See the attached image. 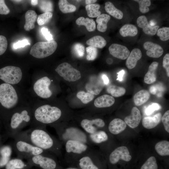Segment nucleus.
Returning a JSON list of instances; mask_svg holds the SVG:
<instances>
[{
	"label": "nucleus",
	"instance_id": "58",
	"mask_svg": "<svg viewBox=\"0 0 169 169\" xmlns=\"http://www.w3.org/2000/svg\"><path fill=\"white\" fill-rule=\"evenodd\" d=\"M31 3L33 5H36L38 3V1L32 0L31 1Z\"/></svg>",
	"mask_w": 169,
	"mask_h": 169
},
{
	"label": "nucleus",
	"instance_id": "53",
	"mask_svg": "<svg viewBox=\"0 0 169 169\" xmlns=\"http://www.w3.org/2000/svg\"><path fill=\"white\" fill-rule=\"evenodd\" d=\"M125 71L122 69L119 72L117 73L118 75L117 80H118L120 81H122L123 80V76L125 74Z\"/></svg>",
	"mask_w": 169,
	"mask_h": 169
},
{
	"label": "nucleus",
	"instance_id": "2",
	"mask_svg": "<svg viewBox=\"0 0 169 169\" xmlns=\"http://www.w3.org/2000/svg\"><path fill=\"white\" fill-rule=\"evenodd\" d=\"M32 120L30 127H46L58 123L62 117V110L58 107L45 104L42 100L30 99Z\"/></svg>",
	"mask_w": 169,
	"mask_h": 169
},
{
	"label": "nucleus",
	"instance_id": "35",
	"mask_svg": "<svg viewBox=\"0 0 169 169\" xmlns=\"http://www.w3.org/2000/svg\"><path fill=\"white\" fill-rule=\"evenodd\" d=\"M100 5L98 3L86 5L85 9L88 16L91 18L97 17L101 14V12L99 10Z\"/></svg>",
	"mask_w": 169,
	"mask_h": 169
},
{
	"label": "nucleus",
	"instance_id": "59",
	"mask_svg": "<svg viewBox=\"0 0 169 169\" xmlns=\"http://www.w3.org/2000/svg\"><path fill=\"white\" fill-rule=\"evenodd\" d=\"M106 62L109 64H111L113 62V60L111 58H109L107 59Z\"/></svg>",
	"mask_w": 169,
	"mask_h": 169
},
{
	"label": "nucleus",
	"instance_id": "36",
	"mask_svg": "<svg viewBox=\"0 0 169 169\" xmlns=\"http://www.w3.org/2000/svg\"><path fill=\"white\" fill-rule=\"evenodd\" d=\"M58 5L60 10L64 13L74 12L76 9L74 5L69 3L66 0H59Z\"/></svg>",
	"mask_w": 169,
	"mask_h": 169
},
{
	"label": "nucleus",
	"instance_id": "33",
	"mask_svg": "<svg viewBox=\"0 0 169 169\" xmlns=\"http://www.w3.org/2000/svg\"><path fill=\"white\" fill-rule=\"evenodd\" d=\"M76 23L79 25L85 26L89 32L94 31L95 29V23L92 19L87 18H85L83 17H80L76 19Z\"/></svg>",
	"mask_w": 169,
	"mask_h": 169
},
{
	"label": "nucleus",
	"instance_id": "31",
	"mask_svg": "<svg viewBox=\"0 0 169 169\" xmlns=\"http://www.w3.org/2000/svg\"><path fill=\"white\" fill-rule=\"evenodd\" d=\"M155 149L157 153L160 156H168L169 141L166 140L159 141L156 144Z\"/></svg>",
	"mask_w": 169,
	"mask_h": 169
},
{
	"label": "nucleus",
	"instance_id": "57",
	"mask_svg": "<svg viewBox=\"0 0 169 169\" xmlns=\"http://www.w3.org/2000/svg\"><path fill=\"white\" fill-rule=\"evenodd\" d=\"M156 24V23H155V21H154L153 20H151L150 22V26H151L152 27H154L155 26V25Z\"/></svg>",
	"mask_w": 169,
	"mask_h": 169
},
{
	"label": "nucleus",
	"instance_id": "14",
	"mask_svg": "<svg viewBox=\"0 0 169 169\" xmlns=\"http://www.w3.org/2000/svg\"><path fill=\"white\" fill-rule=\"evenodd\" d=\"M110 54L114 57L122 60L126 59L130 54L125 46L117 44H111L109 48Z\"/></svg>",
	"mask_w": 169,
	"mask_h": 169
},
{
	"label": "nucleus",
	"instance_id": "46",
	"mask_svg": "<svg viewBox=\"0 0 169 169\" xmlns=\"http://www.w3.org/2000/svg\"><path fill=\"white\" fill-rule=\"evenodd\" d=\"M161 108L160 105L157 103H153L148 106L145 110V113L147 115L152 114L155 111Z\"/></svg>",
	"mask_w": 169,
	"mask_h": 169
},
{
	"label": "nucleus",
	"instance_id": "41",
	"mask_svg": "<svg viewBox=\"0 0 169 169\" xmlns=\"http://www.w3.org/2000/svg\"><path fill=\"white\" fill-rule=\"evenodd\" d=\"M53 14L51 12L44 13L39 15L37 22L38 25H42L49 22L52 17Z\"/></svg>",
	"mask_w": 169,
	"mask_h": 169
},
{
	"label": "nucleus",
	"instance_id": "13",
	"mask_svg": "<svg viewBox=\"0 0 169 169\" xmlns=\"http://www.w3.org/2000/svg\"><path fill=\"white\" fill-rule=\"evenodd\" d=\"M80 125L82 129L89 135L101 130L105 127V123L103 120L100 118L84 119L80 122Z\"/></svg>",
	"mask_w": 169,
	"mask_h": 169
},
{
	"label": "nucleus",
	"instance_id": "22",
	"mask_svg": "<svg viewBox=\"0 0 169 169\" xmlns=\"http://www.w3.org/2000/svg\"><path fill=\"white\" fill-rule=\"evenodd\" d=\"M115 102V99L113 96L105 94L96 99L94 102V105L98 108H106L112 106Z\"/></svg>",
	"mask_w": 169,
	"mask_h": 169
},
{
	"label": "nucleus",
	"instance_id": "9",
	"mask_svg": "<svg viewBox=\"0 0 169 169\" xmlns=\"http://www.w3.org/2000/svg\"><path fill=\"white\" fill-rule=\"evenodd\" d=\"M71 165L79 169H104L96 159L95 152L92 149L75 160Z\"/></svg>",
	"mask_w": 169,
	"mask_h": 169
},
{
	"label": "nucleus",
	"instance_id": "24",
	"mask_svg": "<svg viewBox=\"0 0 169 169\" xmlns=\"http://www.w3.org/2000/svg\"><path fill=\"white\" fill-rule=\"evenodd\" d=\"M158 64V63L154 61L150 65L148 70L144 77V81L146 84H151L156 81V76L155 72Z\"/></svg>",
	"mask_w": 169,
	"mask_h": 169
},
{
	"label": "nucleus",
	"instance_id": "30",
	"mask_svg": "<svg viewBox=\"0 0 169 169\" xmlns=\"http://www.w3.org/2000/svg\"><path fill=\"white\" fill-rule=\"evenodd\" d=\"M110 18V16L105 14H101L98 16L96 20L98 23V30L101 32L106 31L107 28V24Z\"/></svg>",
	"mask_w": 169,
	"mask_h": 169
},
{
	"label": "nucleus",
	"instance_id": "52",
	"mask_svg": "<svg viewBox=\"0 0 169 169\" xmlns=\"http://www.w3.org/2000/svg\"><path fill=\"white\" fill-rule=\"evenodd\" d=\"M41 32L43 35L48 41L53 40L52 36L47 28L44 27L43 28L41 29Z\"/></svg>",
	"mask_w": 169,
	"mask_h": 169
},
{
	"label": "nucleus",
	"instance_id": "47",
	"mask_svg": "<svg viewBox=\"0 0 169 169\" xmlns=\"http://www.w3.org/2000/svg\"><path fill=\"white\" fill-rule=\"evenodd\" d=\"M8 46V42L6 38L0 35V55L3 54L6 51Z\"/></svg>",
	"mask_w": 169,
	"mask_h": 169
},
{
	"label": "nucleus",
	"instance_id": "4",
	"mask_svg": "<svg viewBox=\"0 0 169 169\" xmlns=\"http://www.w3.org/2000/svg\"><path fill=\"white\" fill-rule=\"evenodd\" d=\"M53 81L48 76L39 73L31 76L30 86L26 91L30 99L43 100L50 98L53 94L50 89Z\"/></svg>",
	"mask_w": 169,
	"mask_h": 169
},
{
	"label": "nucleus",
	"instance_id": "56",
	"mask_svg": "<svg viewBox=\"0 0 169 169\" xmlns=\"http://www.w3.org/2000/svg\"><path fill=\"white\" fill-rule=\"evenodd\" d=\"M96 1V0H85V3L87 5L94 4Z\"/></svg>",
	"mask_w": 169,
	"mask_h": 169
},
{
	"label": "nucleus",
	"instance_id": "44",
	"mask_svg": "<svg viewBox=\"0 0 169 169\" xmlns=\"http://www.w3.org/2000/svg\"><path fill=\"white\" fill-rule=\"evenodd\" d=\"M87 55L86 59L88 60H95L97 57L98 51L96 48L89 46L86 49Z\"/></svg>",
	"mask_w": 169,
	"mask_h": 169
},
{
	"label": "nucleus",
	"instance_id": "1",
	"mask_svg": "<svg viewBox=\"0 0 169 169\" xmlns=\"http://www.w3.org/2000/svg\"><path fill=\"white\" fill-rule=\"evenodd\" d=\"M15 138L29 142L56 156L61 155L62 143L50 134L46 127H30L27 130L20 132L13 138Z\"/></svg>",
	"mask_w": 169,
	"mask_h": 169
},
{
	"label": "nucleus",
	"instance_id": "12",
	"mask_svg": "<svg viewBox=\"0 0 169 169\" xmlns=\"http://www.w3.org/2000/svg\"><path fill=\"white\" fill-rule=\"evenodd\" d=\"M132 156L127 147L122 146L117 147L110 154L108 159V163L113 168L116 166L120 161L129 162L132 159Z\"/></svg>",
	"mask_w": 169,
	"mask_h": 169
},
{
	"label": "nucleus",
	"instance_id": "38",
	"mask_svg": "<svg viewBox=\"0 0 169 169\" xmlns=\"http://www.w3.org/2000/svg\"><path fill=\"white\" fill-rule=\"evenodd\" d=\"M139 169H158L156 157L154 156L149 157L142 164Z\"/></svg>",
	"mask_w": 169,
	"mask_h": 169
},
{
	"label": "nucleus",
	"instance_id": "43",
	"mask_svg": "<svg viewBox=\"0 0 169 169\" xmlns=\"http://www.w3.org/2000/svg\"><path fill=\"white\" fill-rule=\"evenodd\" d=\"M139 4V10L142 13H146L148 12L149 8L148 7L151 5V1L150 0H134Z\"/></svg>",
	"mask_w": 169,
	"mask_h": 169
},
{
	"label": "nucleus",
	"instance_id": "61",
	"mask_svg": "<svg viewBox=\"0 0 169 169\" xmlns=\"http://www.w3.org/2000/svg\"><path fill=\"white\" fill-rule=\"evenodd\" d=\"M13 1H14L16 2H19L22 1H21V0H14Z\"/></svg>",
	"mask_w": 169,
	"mask_h": 169
},
{
	"label": "nucleus",
	"instance_id": "28",
	"mask_svg": "<svg viewBox=\"0 0 169 169\" xmlns=\"http://www.w3.org/2000/svg\"><path fill=\"white\" fill-rule=\"evenodd\" d=\"M119 32L123 37H134L137 34L138 29L133 24H126L120 28Z\"/></svg>",
	"mask_w": 169,
	"mask_h": 169
},
{
	"label": "nucleus",
	"instance_id": "19",
	"mask_svg": "<svg viewBox=\"0 0 169 169\" xmlns=\"http://www.w3.org/2000/svg\"><path fill=\"white\" fill-rule=\"evenodd\" d=\"M127 125L123 120L118 118L112 120L109 123L108 129L109 132L113 135H117L126 129Z\"/></svg>",
	"mask_w": 169,
	"mask_h": 169
},
{
	"label": "nucleus",
	"instance_id": "32",
	"mask_svg": "<svg viewBox=\"0 0 169 169\" xmlns=\"http://www.w3.org/2000/svg\"><path fill=\"white\" fill-rule=\"evenodd\" d=\"M86 43L89 46L101 49L105 46L106 41L101 36L97 35L89 39L87 41Z\"/></svg>",
	"mask_w": 169,
	"mask_h": 169
},
{
	"label": "nucleus",
	"instance_id": "3",
	"mask_svg": "<svg viewBox=\"0 0 169 169\" xmlns=\"http://www.w3.org/2000/svg\"><path fill=\"white\" fill-rule=\"evenodd\" d=\"M7 120L8 133L14 138L23 129L30 125L32 122V110L30 102L14 110Z\"/></svg>",
	"mask_w": 169,
	"mask_h": 169
},
{
	"label": "nucleus",
	"instance_id": "55",
	"mask_svg": "<svg viewBox=\"0 0 169 169\" xmlns=\"http://www.w3.org/2000/svg\"><path fill=\"white\" fill-rule=\"evenodd\" d=\"M150 93L153 95H155L157 91V89L156 87L154 86H151L150 88Z\"/></svg>",
	"mask_w": 169,
	"mask_h": 169
},
{
	"label": "nucleus",
	"instance_id": "40",
	"mask_svg": "<svg viewBox=\"0 0 169 169\" xmlns=\"http://www.w3.org/2000/svg\"><path fill=\"white\" fill-rule=\"evenodd\" d=\"M38 4L40 9L44 13L51 12L53 10V4L51 1L39 0Z\"/></svg>",
	"mask_w": 169,
	"mask_h": 169
},
{
	"label": "nucleus",
	"instance_id": "15",
	"mask_svg": "<svg viewBox=\"0 0 169 169\" xmlns=\"http://www.w3.org/2000/svg\"><path fill=\"white\" fill-rule=\"evenodd\" d=\"M104 84L102 80L97 77L93 76L90 78L89 81L86 84L85 88L88 92L97 95L102 90Z\"/></svg>",
	"mask_w": 169,
	"mask_h": 169
},
{
	"label": "nucleus",
	"instance_id": "54",
	"mask_svg": "<svg viewBox=\"0 0 169 169\" xmlns=\"http://www.w3.org/2000/svg\"><path fill=\"white\" fill-rule=\"evenodd\" d=\"M102 78L104 84L107 85L108 84L109 82V80L108 78L106 75L103 74L102 76Z\"/></svg>",
	"mask_w": 169,
	"mask_h": 169
},
{
	"label": "nucleus",
	"instance_id": "6",
	"mask_svg": "<svg viewBox=\"0 0 169 169\" xmlns=\"http://www.w3.org/2000/svg\"><path fill=\"white\" fill-rule=\"evenodd\" d=\"M64 144L65 146V160L67 163L70 164L91 149L90 146L88 145L75 140H67Z\"/></svg>",
	"mask_w": 169,
	"mask_h": 169
},
{
	"label": "nucleus",
	"instance_id": "50",
	"mask_svg": "<svg viewBox=\"0 0 169 169\" xmlns=\"http://www.w3.org/2000/svg\"><path fill=\"white\" fill-rule=\"evenodd\" d=\"M30 43L27 39H24L21 41H19L14 43L13 45V48L15 49L23 47L27 45H30Z\"/></svg>",
	"mask_w": 169,
	"mask_h": 169
},
{
	"label": "nucleus",
	"instance_id": "11",
	"mask_svg": "<svg viewBox=\"0 0 169 169\" xmlns=\"http://www.w3.org/2000/svg\"><path fill=\"white\" fill-rule=\"evenodd\" d=\"M55 156L51 153L46 152L34 156L30 159L34 164L39 165L42 169H56L58 165Z\"/></svg>",
	"mask_w": 169,
	"mask_h": 169
},
{
	"label": "nucleus",
	"instance_id": "60",
	"mask_svg": "<svg viewBox=\"0 0 169 169\" xmlns=\"http://www.w3.org/2000/svg\"><path fill=\"white\" fill-rule=\"evenodd\" d=\"M64 169H79L75 167L71 166H70L69 167H67Z\"/></svg>",
	"mask_w": 169,
	"mask_h": 169
},
{
	"label": "nucleus",
	"instance_id": "27",
	"mask_svg": "<svg viewBox=\"0 0 169 169\" xmlns=\"http://www.w3.org/2000/svg\"><path fill=\"white\" fill-rule=\"evenodd\" d=\"M149 92L146 90H142L136 93L133 96L135 104L139 106L147 102L150 97Z\"/></svg>",
	"mask_w": 169,
	"mask_h": 169
},
{
	"label": "nucleus",
	"instance_id": "10",
	"mask_svg": "<svg viewBox=\"0 0 169 169\" xmlns=\"http://www.w3.org/2000/svg\"><path fill=\"white\" fill-rule=\"evenodd\" d=\"M55 71L60 77L69 82L76 81L81 77L80 72L67 62H64L59 65Z\"/></svg>",
	"mask_w": 169,
	"mask_h": 169
},
{
	"label": "nucleus",
	"instance_id": "5",
	"mask_svg": "<svg viewBox=\"0 0 169 169\" xmlns=\"http://www.w3.org/2000/svg\"><path fill=\"white\" fill-rule=\"evenodd\" d=\"M52 126L55 128L59 140L62 144L67 140H72L81 141L91 146L88 135L78 127L63 126L59 124Z\"/></svg>",
	"mask_w": 169,
	"mask_h": 169
},
{
	"label": "nucleus",
	"instance_id": "16",
	"mask_svg": "<svg viewBox=\"0 0 169 169\" xmlns=\"http://www.w3.org/2000/svg\"><path fill=\"white\" fill-rule=\"evenodd\" d=\"M143 47L147 50V55L150 57L158 58L163 53V49L160 45L151 41L145 42L143 44Z\"/></svg>",
	"mask_w": 169,
	"mask_h": 169
},
{
	"label": "nucleus",
	"instance_id": "45",
	"mask_svg": "<svg viewBox=\"0 0 169 169\" xmlns=\"http://www.w3.org/2000/svg\"><path fill=\"white\" fill-rule=\"evenodd\" d=\"M74 54L79 58L83 57L84 54L85 48L84 46L80 43H76L74 44L73 48Z\"/></svg>",
	"mask_w": 169,
	"mask_h": 169
},
{
	"label": "nucleus",
	"instance_id": "18",
	"mask_svg": "<svg viewBox=\"0 0 169 169\" xmlns=\"http://www.w3.org/2000/svg\"><path fill=\"white\" fill-rule=\"evenodd\" d=\"M141 119L140 110L136 107H134L131 109V115L125 118L124 121L130 127L135 128L139 125Z\"/></svg>",
	"mask_w": 169,
	"mask_h": 169
},
{
	"label": "nucleus",
	"instance_id": "51",
	"mask_svg": "<svg viewBox=\"0 0 169 169\" xmlns=\"http://www.w3.org/2000/svg\"><path fill=\"white\" fill-rule=\"evenodd\" d=\"M10 12V10L5 4L4 0H0V14L6 15Z\"/></svg>",
	"mask_w": 169,
	"mask_h": 169
},
{
	"label": "nucleus",
	"instance_id": "20",
	"mask_svg": "<svg viewBox=\"0 0 169 169\" xmlns=\"http://www.w3.org/2000/svg\"><path fill=\"white\" fill-rule=\"evenodd\" d=\"M88 137L91 146L93 144H100L107 141L109 139L106 132L102 130L98 131L93 134L88 135Z\"/></svg>",
	"mask_w": 169,
	"mask_h": 169
},
{
	"label": "nucleus",
	"instance_id": "7",
	"mask_svg": "<svg viewBox=\"0 0 169 169\" xmlns=\"http://www.w3.org/2000/svg\"><path fill=\"white\" fill-rule=\"evenodd\" d=\"M14 139L13 148L19 158H30L47 152L23 140L16 138Z\"/></svg>",
	"mask_w": 169,
	"mask_h": 169
},
{
	"label": "nucleus",
	"instance_id": "39",
	"mask_svg": "<svg viewBox=\"0 0 169 169\" xmlns=\"http://www.w3.org/2000/svg\"><path fill=\"white\" fill-rule=\"evenodd\" d=\"M77 97L84 104H87L92 101L94 98V95L87 92H79L76 95Z\"/></svg>",
	"mask_w": 169,
	"mask_h": 169
},
{
	"label": "nucleus",
	"instance_id": "17",
	"mask_svg": "<svg viewBox=\"0 0 169 169\" xmlns=\"http://www.w3.org/2000/svg\"><path fill=\"white\" fill-rule=\"evenodd\" d=\"M138 26L142 29L143 32L146 34L154 35L156 33L159 26H155L152 27L149 23L146 17L144 15L139 16L137 19Z\"/></svg>",
	"mask_w": 169,
	"mask_h": 169
},
{
	"label": "nucleus",
	"instance_id": "48",
	"mask_svg": "<svg viewBox=\"0 0 169 169\" xmlns=\"http://www.w3.org/2000/svg\"><path fill=\"white\" fill-rule=\"evenodd\" d=\"M161 120L165 130L169 133V110H167L163 114Z\"/></svg>",
	"mask_w": 169,
	"mask_h": 169
},
{
	"label": "nucleus",
	"instance_id": "34",
	"mask_svg": "<svg viewBox=\"0 0 169 169\" xmlns=\"http://www.w3.org/2000/svg\"><path fill=\"white\" fill-rule=\"evenodd\" d=\"M106 90L112 96L115 97L122 96L126 92V90L124 88L114 85H109L107 87Z\"/></svg>",
	"mask_w": 169,
	"mask_h": 169
},
{
	"label": "nucleus",
	"instance_id": "8",
	"mask_svg": "<svg viewBox=\"0 0 169 169\" xmlns=\"http://www.w3.org/2000/svg\"><path fill=\"white\" fill-rule=\"evenodd\" d=\"M57 47V43L54 40L39 42L32 47L29 54L36 59H44L53 54Z\"/></svg>",
	"mask_w": 169,
	"mask_h": 169
},
{
	"label": "nucleus",
	"instance_id": "23",
	"mask_svg": "<svg viewBox=\"0 0 169 169\" xmlns=\"http://www.w3.org/2000/svg\"><path fill=\"white\" fill-rule=\"evenodd\" d=\"M161 119V114L158 113L152 117H144L142 120V125L145 128L148 129L156 127L160 123Z\"/></svg>",
	"mask_w": 169,
	"mask_h": 169
},
{
	"label": "nucleus",
	"instance_id": "42",
	"mask_svg": "<svg viewBox=\"0 0 169 169\" xmlns=\"http://www.w3.org/2000/svg\"><path fill=\"white\" fill-rule=\"evenodd\" d=\"M157 35L162 41H166L169 39V28L163 27L158 29L156 32Z\"/></svg>",
	"mask_w": 169,
	"mask_h": 169
},
{
	"label": "nucleus",
	"instance_id": "49",
	"mask_svg": "<svg viewBox=\"0 0 169 169\" xmlns=\"http://www.w3.org/2000/svg\"><path fill=\"white\" fill-rule=\"evenodd\" d=\"M163 67L166 69L167 75L169 77V54H166L164 56L162 62Z\"/></svg>",
	"mask_w": 169,
	"mask_h": 169
},
{
	"label": "nucleus",
	"instance_id": "37",
	"mask_svg": "<svg viewBox=\"0 0 169 169\" xmlns=\"http://www.w3.org/2000/svg\"><path fill=\"white\" fill-rule=\"evenodd\" d=\"M5 166L6 169H23L25 165L20 158H16L10 160Z\"/></svg>",
	"mask_w": 169,
	"mask_h": 169
},
{
	"label": "nucleus",
	"instance_id": "29",
	"mask_svg": "<svg viewBox=\"0 0 169 169\" xmlns=\"http://www.w3.org/2000/svg\"><path fill=\"white\" fill-rule=\"evenodd\" d=\"M105 9L108 13L116 19H121L123 17V12L116 8L110 2L108 1L105 3Z\"/></svg>",
	"mask_w": 169,
	"mask_h": 169
},
{
	"label": "nucleus",
	"instance_id": "25",
	"mask_svg": "<svg viewBox=\"0 0 169 169\" xmlns=\"http://www.w3.org/2000/svg\"><path fill=\"white\" fill-rule=\"evenodd\" d=\"M12 147L9 145H6L0 148V167L7 164L10 160L12 155Z\"/></svg>",
	"mask_w": 169,
	"mask_h": 169
},
{
	"label": "nucleus",
	"instance_id": "26",
	"mask_svg": "<svg viewBox=\"0 0 169 169\" xmlns=\"http://www.w3.org/2000/svg\"><path fill=\"white\" fill-rule=\"evenodd\" d=\"M25 23L24 28L26 31H29L34 27V23L37 18V14L33 10L28 11L25 14Z\"/></svg>",
	"mask_w": 169,
	"mask_h": 169
},
{
	"label": "nucleus",
	"instance_id": "21",
	"mask_svg": "<svg viewBox=\"0 0 169 169\" xmlns=\"http://www.w3.org/2000/svg\"><path fill=\"white\" fill-rule=\"evenodd\" d=\"M142 56V53L141 50L138 48L133 49L127 58L125 65L129 69L135 67L138 61L141 59Z\"/></svg>",
	"mask_w": 169,
	"mask_h": 169
}]
</instances>
